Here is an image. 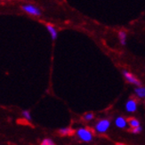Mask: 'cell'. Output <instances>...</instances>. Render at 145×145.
I'll return each instance as SVG.
<instances>
[{"label": "cell", "mask_w": 145, "mask_h": 145, "mask_svg": "<svg viewBox=\"0 0 145 145\" xmlns=\"http://www.w3.org/2000/svg\"><path fill=\"white\" fill-rule=\"evenodd\" d=\"M76 134H77V136L79 138L81 141L83 142H89L93 140V132L89 129L87 128H85V127H80L77 130L76 132Z\"/></svg>", "instance_id": "6da1fadb"}, {"label": "cell", "mask_w": 145, "mask_h": 145, "mask_svg": "<svg viewBox=\"0 0 145 145\" xmlns=\"http://www.w3.org/2000/svg\"><path fill=\"white\" fill-rule=\"evenodd\" d=\"M110 127V121L109 119L104 118V119H101V120H99L96 123L94 129L99 134H104L108 131Z\"/></svg>", "instance_id": "7a4b0ae2"}, {"label": "cell", "mask_w": 145, "mask_h": 145, "mask_svg": "<svg viewBox=\"0 0 145 145\" xmlns=\"http://www.w3.org/2000/svg\"><path fill=\"white\" fill-rule=\"evenodd\" d=\"M22 9L30 15H33V16H40L41 15L40 9L37 8V6H35L33 5H29V4L23 5L22 6Z\"/></svg>", "instance_id": "3957f363"}, {"label": "cell", "mask_w": 145, "mask_h": 145, "mask_svg": "<svg viewBox=\"0 0 145 145\" xmlns=\"http://www.w3.org/2000/svg\"><path fill=\"white\" fill-rule=\"evenodd\" d=\"M123 75H124L125 78L127 79V81L128 82V83L134 85V86H141V82L138 80V78H135L133 74H131L127 71H123Z\"/></svg>", "instance_id": "277c9868"}, {"label": "cell", "mask_w": 145, "mask_h": 145, "mask_svg": "<svg viewBox=\"0 0 145 145\" xmlns=\"http://www.w3.org/2000/svg\"><path fill=\"white\" fill-rule=\"evenodd\" d=\"M137 110V103L135 99H129L125 103V110L129 113H134Z\"/></svg>", "instance_id": "5b68a950"}, {"label": "cell", "mask_w": 145, "mask_h": 145, "mask_svg": "<svg viewBox=\"0 0 145 145\" xmlns=\"http://www.w3.org/2000/svg\"><path fill=\"white\" fill-rule=\"evenodd\" d=\"M128 122L122 117H118L115 120V125L118 128H125L127 127Z\"/></svg>", "instance_id": "8992f818"}, {"label": "cell", "mask_w": 145, "mask_h": 145, "mask_svg": "<svg viewBox=\"0 0 145 145\" xmlns=\"http://www.w3.org/2000/svg\"><path fill=\"white\" fill-rule=\"evenodd\" d=\"M46 29L48 30V32L51 35V37L53 40H55L57 39V36H58V33H57V30L53 26V25H50V24H47L46 25Z\"/></svg>", "instance_id": "52a82bcc"}, {"label": "cell", "mask_w": 145, "mask_h": 145, "mask_svg": "<svg viewBox=\"0 0 145 145\" xmlns=\"http://www.w3.org/2000/svg\"><path fill=\"white\" fill-rule=\"evenodd\" d=\"M135 93L139 98L145 99V87L144 86H137L135 89Z\"/></svg>", "instance_id": "ba28073f"}, {"label": "cell", "mask_w": 145, "mask_h": 145, "mask_svg": "<svg viewBox=\"0 0 145 145\" xmlns=\"http://www.w3.org/2000/svg\"><path fill=\"white\" fill-rule=\"evenodd\" d=\"M118 39L121 43V45L125 46V43H127V33H125V31H119L118 32Z\"/></svg>", "instance_id": "9c48e42d"}, {"label": "cell", "mask_w": 145, "mask_h": 145, "mask_svg": "<svg viewBox=\"0 0 145 145\" xmlns=\"http://www.w3.org/2000/svg\"><path fill=\"white\" fill-rule=\"evenodd\" d=\"M127 122H128V125H130L132 128L136 127H139V125H140L139 120H138V119H136V118H129L128 120H127Z\"/></svg>", "instance_id": "30bf717a"}, {"label": "cell", "mask_w": 145, "mask_h": 145, "mask_svg": "<svg viewBox=\"0 0 145 145\" xmlns=\"http://www.w3.org/2000/svg\"><path fill=\"white\" fill-rule=\"evenodd\" d=\"M59 133L62 136H66V135H69L71 134V129L69 127H63V128H61L59 130Z\"/></svg>", "instance_id": "8fae6325"}, {"label": "cell", "mask_w": 145, "mask_h": 145, "mask_svg": "<svg viewBox=\"0 0 145 145\" xmlns=\"http://www.w3.org/2000/svg\"><path fill=\"white\" fill-rule=\"evenodd\" d=\"M22 115L27 119L28 121H31L32 120V118H31V115H30V112L29 110H22Z\"/></svg>", "instance_id": "7c38bea8"}, {"label": "cell", "mask_w": 145, "mask_h": 145, "mask_svg": "<svg viewBox=\"0 0 145 145\" xmlns=\"http://www.w3.org/2000/svg\"><path fill=\"white\" fill-rule=\"evenodd\" d=\"M54 144H55L54 142L50 139V138H45L41 142V145H54Z\"/></svg>", "instance_id": "4fadbf2b"}, {"label": "cell", "mask_w": 145, "mask_h": 145, "mask_svg": "<svg viewBox=\"0 0 145 145\" xmlns=\"http://www.w3.org/2000/svg\"><path fill=\"white\" fill-rule=\"evenodd\" d=\"M93 114L92 112H88V113H86V114L84 115V118L86 119V121H91L93 119Z\"/></svg>", "instance_id": "5bb4252c"}, {"label": "cell", "mask_w": 145, "mask_h": 145, "mask_svg": "<svg viewBox=\"0 0 145 145\" xmlns=\"http://www.w3.org/2000/svg\"><path fill=\"white\" fill-rule=\"evenodd\" d=\"M142 128L140 127H134L133 129H132V133L133 134H135V135H137V134H140L141 132H142Z\"/></svg>", "instance_id": "9a60e30c"}]
</instances>
